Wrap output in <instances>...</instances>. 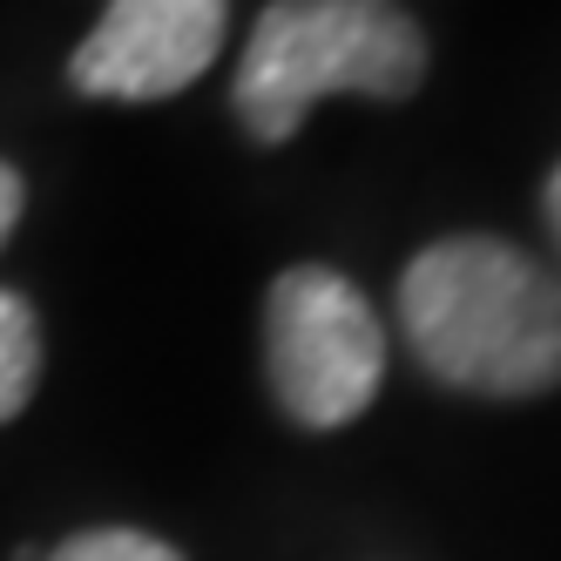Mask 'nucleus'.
<instances>
[{
  "label": "nucleus",
  "mask_w": 561,
  "mask_h": 561,
  "mask_svg": "<svg viewBox=\"0 0 561 561\" xmlns=\"http://www.w3.org/2000/svg\"><path fill=\"white\" fill-rule=\"evenodd\" d=\"M399 325L439 386L488 399L561 386V277L501 237L426 244L399 277Z\"/></svg>",
  "instance_id": "obj_1"
},
{
  "label": "nucleus",
  "mask_w": 561,
  "mask_h": 561,
  "mask_svg": "<svg viewBox=\"0 0 561 561\" xmlns=\"http://www.w3.org/2000/svg\"><path fill=\"white\" fill-rule=\"evenodd\" d=\"M426 75V34L399 0H271L237 61V115L257 142H285L325 95L399 102Z\"/></svg>",
  "instance_id": "obj_2"
},
{
  "label": "nucleus",
  "mask_w": 561,
  "mask_h": 561,
  "mask_svg": "<svg viewBox=\"0 0 561 561\" xmlns=\"http://www.w3.org/2000/svg\"><path fill=\"white\" fill-rule=\"evenodd\" d=\"M271 392L298 426L325 433L373 407L386 379V332L366 291L325 264H291L264 298Z\"/></svg>",
  "instance_id": "obj_3"
},
{
  "label": "nucleus",
  "mask_w": 561,
  "mask_h": 561,
  "mask_svg": "<svg viewBox=\"0 0 561 561\" xmlns=\"http://www.w3.org/2000/svg\"><path fill=\"white\" fill-rule=\"evenodd\" d=\"M230 0H108L89 42L75 48L68 82L102 102L183 95L224 48Z\"/></svg>",
  "instance_id": "obj_4"
},
{
  "label": "nucleus",
  "mask_w": 561,
  "mask_h": 561,
  "mask_svg": "<svg viewBox=\"0 0 561 561\" xmlns=\"http://www.w3.org/2000/svg\"><path fill=\"white\" fill-rule=\"evenodd\" d=\"M42 386V325L21 291H0V420H14Z\"/></svg>",
  "instance_id": "obj_5"
},
{
  "label": "nucleus",
  "mask_w": 561,
  "mask_h": 561,
  "mask_svg": "<svg viewBox=\"0 0 561 561\" xmlns=\"http://www.w3.org/2000/svg\"><path fill=\"white\" fill-rule=\"evenodd\" d=\"M48 561H183V554L170 541L142 535V528H89V535L61 541Z\"/></svg>",
  "instance_id": "obj_6"
},
{
  "label": "nucleus",
  "mask_w": 561,
  "mask_h": 561,
  "mask_svg": "<svg viewBox=\"0 0 561 561\" xmlns=\"http://www.w3.org/2000/svg\"><path fill=\"white\" fill-rule=\"evenodd\" d=\"M14 224H21V176L0 163V244L14 237Z\"/></svg>",
  "instance_id": "obj_7"
},
{
  "label": "nucleus",
  "mask_w": 561,
  "mask_h": 561,
  "mask_svg": "<svg viewBox=\"0 0 561 561\" xmlns=\"http://www.w3.org/2000/svg\"><path fill=\"white\" fill-rule=\"evenodd\" d=\"M548 230H554V244H561V170L548 176Z\"/></svg>",
  "instance_id": "obj_8"
}]
</instances>
